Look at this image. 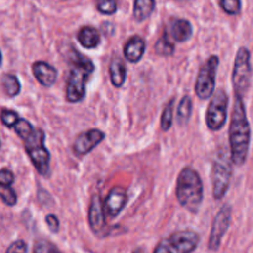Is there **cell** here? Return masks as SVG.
Wrapping results in <instances>:
<instances>
[{"label": "cell", "mask_w": 253, "mask_h": 253, "mask_svg": "<svg viewBox=\"0 0 253 253\" xmlns=\"http://www.w3.org/2000/svg\"><path fill=\"white\" fill-rule=\"evenodd\" d=\"M229 143L232 163L242 167L246 163L251 143V127L247 119L244 98L236 96L229 127Z\"/></svg>", "instance_id": "1"}, {"label": "cell", "mask_w": 253, "mask_h": 253, "mask_svg": "<svg viewBox=\"0 0 253 253\" xmlns=\"http://www.w3.org/2000/svg\"><path fill=\"white\" fill-rule=\"evenodd\" d=\"M71 71L67 78L66 99L68 103L76 104L84 99L86 93V83L95 67L93 61L77 51H72Z\"/></svg>", "instance_id": "2"}, {"label": "cell", "mask_w": 253, "mask_h": 253, "mask_svg": "<svg viewBox=\"0 0 253 253\" xmlns=\"http://www.w3.org/2000/svg\"><path fill=\"white\" fill-rule=\"evenodd\" d=\"M177 200L188 211H199L204 199V185L199 173L192 167H184L180 170L177 179Z\"/></svg>", "instance_id": "3"}, {"label": "cell", "mask_w": 253, "mask_h": 253, "mask_svg": "<svg viewBox=\"0 0 253 253\" xmlns=\"http://www.w3.org/2000/svg\"><path fill=\"white\" fill-rule=\"evenodd\" d=\"M27 156L34 167L42 177L48 178L51 174V153L44 146V132L41 128H36L34 133L22 141Z\"/></svg>", "instance_id": "4"}, {"label": "cell", "mask_w": 253, "mask_h": 253, "mask_svg": "<svg viewBox=\"0 0 253 253\" xmlns=\"http://www.w3.org/2000/svg\"><path fill=\"white\" fill-rule=\"evenodd\" d=\"M200 237L193 230H182L161 240L153 253H193L199 245Z\"/></svg>", "instance_id": "5"}, {"label": "cell", "mask_w": 253, "mask_h": 253, "mask_svg": "<svg viewBox=\"0 0 253 253\" xmlns=\"http://www.w3.org/2000/svg\"><path fill=\"white\" fill-rule=\"evenodd\" d=\"M252 77L251 52L246 47H240L235 57L234 71H232V85L236 96L244 98L249 91Z\"/></svg>", "instance_id": "6"}, {"label": "cell", "mask_w": 253, "mask_h": 253, "mask_svg": "<svg viewBox=\"0 0 253 253\" xmlns=\"http://www.w3.org/2000/svg\"><path fill=\"white\" fill-rule=\"evenodd\" d=\"M231 161V157L229 158L226 153H220L212 165V195L216 200H221L229 190L232 177Z\"/></svg>", "instance_id": "7"}, {"label": "cell", "mask_w": 253, "mask_h": 253, "mask_svg": "<svg viewBox=\"0 0 253 253\" xmlns=\"http://www.w3.org/2000/svg\"><path fill=\"white\" fill-rule=\"evenodd\" d=\"M219 63V57L214 54V56H210L200 67L197 81H195V94L202 100L211 99L214 94Z\"/></svg>", "instance_id": "8"}, {"label": "cell", "mask_w": 253, "mask_h": 253, "mask_svg": "<svg viewBox=\"0 0 253 253\" xmlns=\"http://www.w3.org/2000/svg\"><path fill=\"white\" fill-rule=\"evenodd\" d=\"M227 106H229V96L224 89L215 91L210 99L205 113V124L211 131H219L225 126L227 120Z\"/></svg>", "instance_id": "9"}, {"label": "cell", "mask_w": 253, "mask_h": 253, "mask_svg": "<svg viewBox=\"0 0 253 253\" xmlns=\"http://www.w3.org/2000/svg\"><path fill=\"white\" fill-rule=\"evenodd\" d=\"M231 217H232V209L229 204H225L219 210V212L215 216L214 221H212L211 231H210L209 237V247L210 251H217L220 249L222 239L226 235L227 230H229L230 224H231Z\"/></svg>", "instance_id": "10"}, {"label": "cell", "mask_w": 253, "mask_h": 253, "mask_svg": "<svg viewBox=\"0 0 253 253\" xmlns=\"http://www.w3.org/2000/svg\"><path fill=\"white\" fill-rule=\"evenodd\" d=\"M105 138V133L99 128H91L79 133L73 143V152L77 157H83L100 145Z\"/></svg>", "instance_id": "11"}, {"label": "cell", "mask_w": 253, "mask_h": 253, "mask_svg": "<svg viewBox=\"0 0 253 253\" xmlns=\"http://www.w3.org/2000/svg\"><path fill=\"white\" fill-rule=\"evenodd\" d=\"M127 192L123 187H114L111 188L110 192L106 195V199L104 205H105V212L110 219H115L120 215L125 205L127 204Z\"/></svg>", "instance_id": "12"}, {"label": "cell", "mask_w": 253, "mask_h": 253, "mask_svg": "<svg viewBox=\"0 0 253 253\" xmlns=\"http://www.w3.org/2000/svg\"><path fill=\"white\" fill-rule=\"evenodd\" d=\"M105 205L99 195H93L89 204L88 222L91 231L95 235H99L105 227Z\"/></svg>", "instance_id": "13"}, {"label": "cell", "mask_w": 253, "mask_h": 253, "mask_svg": "<svg viewBox=\"0 0 253 253\" xmlns=\"http://www.w3.org/2000/svg\"><path fill=\"white\" fill-rule=\"evenodd\" d=\"M32 73L36 81L44 88H49L57 81V69L43 61H37L32 64Z\"/></svg>", "instance_id": "14"}, {"label": "cell", "mask_w": 253, "mask_h": 253, "mask_svg": "<svg viewBox=\"0 0 253 253\" xmlns=\"http://www.w3.org/2000/svg\"><path fill=\"white\" fill-rule=\"evenodd\" d=\"M146 51V42L142 37L132 36L124 47V56L130 63H137L142 59Z\"/></svg>", "instance_id": "15"}, {"label": "cell", "mask_w": 253, "mask_h": 253, "mask_svg": "<svg viewBox=\"0 0 253 253\" xmlns=\"http://www.w3.org/2000/svg\"><path fill=\"white\" fill-rule=\"evenodd\" d=\"M79 43L84 47V48L93 49L99 46L100 43V34L98 30L93 26H83L79 30L78 35H77Z\"/></svg>", "instance_id": "16"}, {"label": "cell", "mask_w": 253, "mask_h": 253, "mask_svg": "<svg viewBox=\"0 0 253 253\" xmlns=\"http://www.w3.org/2000/svg\"><path fill=\"white\" fill-rule=\"evenodd\" d=\"M170 35H172L173 40L179 43L188 41L193 35L192 24L184 19L174 20L172 27H170Z\"/></svg>", "instance_id": "17"}, {"label": "cell", "mask_w": 253, "mask_h": 253, "mask_svg": "<svg viewBox=\"0 0 253 253\" xmlns=\"http://www.w3.org/2000/svg\"><path fill=\"white\" fill-rule=\"evenodd\" d=\"M110 81L115 88H121L126 81V66L120 58H113L109 64Z\"/></svg>", "instance_id": "18"}, {"label": "cell", "mask_w": 253, "mask_h": 253, "mask_svg": "<svg viewBox=\"0 0 253 253\" xmlns=\"http://www.w3.org/2000/svg\"><path fill=\"white\" fill-rule=\"evenodd\" d=\"M155 0H135L133 4V17L136 21H145L155 10Z\"/></svg>", "instance_id": "19"}, {"label": "cell", "mask_w": 253, "mask_h": 253, "mask_svg": "<svg viewBox=\"0 0 253 253\" xmlns=\"http://www.w3.org/2000/svg\"><path fill=\"white\" fill-rule=\"evenodd\" d=\"M193 111V100L189 95H184L180 99L177 108V123L180 126H185L189 123Z\"/></svg>", "instance_id": "20"}, {"label": "cell", "mask_w": 253, "mask_h": 253, "mask_svg": "<svg viewBox=\"0 0 253 253\" xmlns=\"http://www.w3.org/2000/svg\"><path fill=\"white\" fill-rule=\"evenodd\" d=\"M2 88H4L5 94L9 98H15L20 94L21 90V84L15 74H5L2 77Z\"/></svg>", "instance_id": "21"}, {"label": "cell", "mask_w": 253, "mask_h": 253, "mask_svg": "<svg viewBox=\"0 0 253 253\" xmlns=\"http://www.w3.org/2000/svg\"><path fill=\"white\" fill-rule=\"evenodd\" d=\"M155 51L156 53L163 57H169L174 53V44L170 41L167 32H165V34L162 35V37L158 39V41L156 42Z\"/></svg>", "instance_id": "22"}, {"label": "cell", "mask_w": 253, "mask_h": 253, "mask_svg": "<svg viewBox=\"0 0 253 253\" xmlns=\"http://www.w3.org/2000/svg\"><path fill=\"white\" fill-rule=\"evenodd\" d=\"M14 130L15 132H16V135L19 136L22 141H25L36 131V128L32 126L31 123H29V121L25 120V119L20 118V120L17 121L16 125L14 126Z\"/></svg>", "instance_id": "23"}, {"label": "cell", "mask_w": 253, "mask_h": 253, "mask_svg": "<svg viewBox=\"0 0 253 253\" xmlns=\"http://www.w3.org/2000/svg\"><path fill=\"white\" fill-rule=\"evenodd\" d=\"M173 106H174V99H172V100L166 105L165 110H163L162 113V116H161V128H162V131H165V132L172 127Z\"/></svg>", "instance_id": "24"}, {"label": "cell", "mask_w": 253, "mask_h": 253, "mask_svg": "<svg viewBox=\"0 0 253 253\" xmlns=\"http://www.w3.org/2000/svg\"><path fill=\"white\" fill-rule=\"evenodd\" d=\"M32 253H61V251L52 242L47 240H39L35 242Z\"/></svg>", "instance_id": "25"}, {"label": "cell", "mask_w": 253, "mask_h": 253, "mask_svg": "<svg viewBox=\"0 0 253 253\" xmlns=\"http://www.w3.org/2000/svg\"><path fill=\"white\" fill-rule=\"evenodd\" d=\"M0 197L4 204L7 207H14L17 203V195L11 187H2L0 185Z\"/></svg>", "instance_id": "26"}, {"label": "cell", "mask_w": 253, "mask_h": 253, "mask_svg": "<svg viewBox=\"0 0 253 253\" xmlns=\"http://www.w3.org/2000/svg\"><path fill=\"white\" fill-rule=\"evenodd\" d=\"M219 4L229 15H237L241 11V0H219Z\"/></svg>", "instance_id": "27"}, {"label": "cell", "mask_w": 253, "mask_h": 253, "mask_svg": "<svg viewBox=\"0 0 253 253\" xmlns=\"http://www.w3.org/2000/svg\"><path fill=\"white\" fill-rule=\"evenodd\" d=\"M96 9L104 15H113L118 10V2L116 0H98Z\"/></svg>", "instance_id": "28"}, {"label": "cell", "mask_w": 253, "mask_h": 253, "mask_svg": "<svg viewBox=\"0 0 253 253\" xmlns=\"http://www.w3.org/2000/svg\"><path fill=\"white\" fill-rule=\"evenodd\" d=\"M19 120V115L14 110H7V109H2L1 110V123L6 127L14 128V126L16 125Z\"/></svg>", "instance_id": "29"}, {"label": "cell", "mask_w": 253, "mask_h": 253, "mask_svg": "<svg viewBox=\"0 0 253 253\" xmlns=\"http://www.w3.org/2000/svg\"><path fill=\"white\" fill-rule=\"evenodd\" d=\"M15 180L14 173L7 168H1L0 170V185L2 187H11Z\"/></svg>", "instance_id": "30"}, {"label": "cell", "mask_w": 253, "mask_h": 253, "mask_svg": "<svg viewBox=\"0 0 253 253\" xmlns=\"http://www.w3.org/2000/svg\"><path fill=\"white\" fill-rule=\"evenodd\" d=\"M5 253H27V244L24 240H16L9 245Z\"/></svg>", "instance_id": "31"}, {"label": "cell", "mask_w": 253, "mask_h": 253, "mask_svg": "<svg viewBox=\"0 0 253 253\" xmlns=\"http://www.w3.org/2000/svg\"><path fill=\"white\" fill-rule=\"evenodd\" d=\"M44 220H46V224H47V226H48L49 231H52L53 234H57V232L59 231V225L61 224H59V220L56 215L54 214L47 215L46 219Z\"/></svg>", "instance_id": "32"}, {"label": "cell", "mask_w": 253, "mask_h": 253, "mask_svg": "<svg viewBox=\"0 0 253 253\" xmlns=\"http://www.w3.org/2000/svg\"><path fill=\"white\" fill-rule=\"evenodd\" d=\"M132 253H145V251H143L142 249H137V250H135Z\"/></svg>", "instance_id": "33"}]
</instances>
